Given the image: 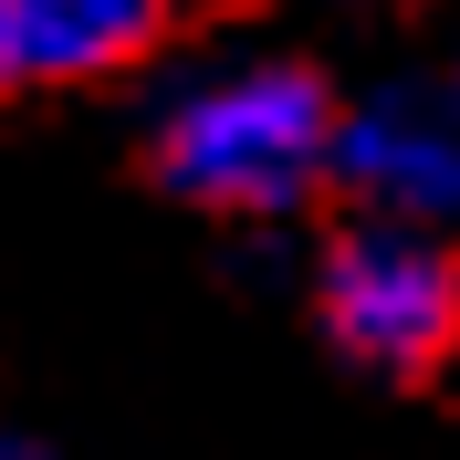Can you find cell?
Instances as JSON below:
<instances>
[{
  "label": "cell",
  "instance_id": "4",
  "mask_svg": "<svg viewBox=\"0 0 460 460\" xmlns=\"http://www.w3.org/2000/svg\"><path fill=\"white\" fill-rule=\"evenodd\" d=\"M168 0H0V94H53L146 63Z\"/></svg>",
  "mask_w": 460,
  "mask_h": 460
},
{
  "label": "cell",
  "instance_id": "6",
  "mask_svg": "<svg viewBox=\"0 0 460 460\" xmlns=\"http://www.w3.org/2000/svg\"><path fill=\"white\" fill-rule=\"evenodd\" d=\"M450 105H460V63H450Z\"/></svg>",
  "mask_w": 460,
  "mask_h": 460
},
{
  "label": "cell",
  "instance_id": "5",
  "mask_svg": "<svg viewBox=\"0 0 460 460\" xmlns=\"http://www.w3.org/2000/svg\"><path fill=\"white\" fill-rule=\"evenodd\" d=\"M0 460H63V450H42V439H22V429H0Z\"/></svg>",
  "mask_w": 460,
  "mask_h": 460
},
{
  "label": "cell",
  "instance_id": "2",
  "mask_svg": "<svg viewBox=\"0 0 460 460\" xmlns=\"http://www.w3.org/2000/svg\"><path fill=\"white\" fill-rule=\"evenodd\" d=\"M314 324L345 367L408 387V376L450 367V345H460V261L439 252V230L356 220L314 261Z\"/></svg>",
  "mask_w": 460,
  "mask_h": 460
},
{
  "label": "cell",
  "instance_id": "1",
  "mask_svg": "<svg viewBox=\"0 0 460 460\" xmlns=\"http://www.w3.org/2000/svg\"><path fill=\"white\" fill-rule=\"evenodd\" d=\"M335 126L345 105L324 94L314 63H220L157 105L146 157L189 209L220 220H293L335 178Z\"/></svg>",
  "mask_w": 460,
  "mask_h": 460
},
{
  "label": "cell",
  "instance_id": "3",
  "mask_svg": "<svg viewBox=\"0 0 460 460\" xmlns=\"http://www.w3.org/2000/svg\"><path fill=\"white\" fill-rule=\"evenodd\" d=\"M335 189L367 199V220L398 230H460V105L450 94H367L335 126Z\"/></svg>",
  "mask_w": 460,
  "mask_h": 460
}]
</instances>
